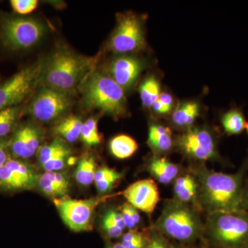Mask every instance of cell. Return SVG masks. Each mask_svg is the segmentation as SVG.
<instances>
[{"label": "cell", "instance_id": "f1b7e54d", "mask_svg": "<svg viewBox=\"0 0 248 248\" xmlns=\"http://www.w3.org/2000/svg\"><path fill=\"white\" fill-rule=\"evenodd\" d=\"M19 115V108L17 107L0 110V139L11 133L17 122Z\"/></svg>", "mask_w": 248, "mask_h": 248}, {"label": "cell", "instance_id": "1f68e13d", "mask_svg": "<svg viewBox=\"0 0 248 248\" xmlns=\"http://www.w3.org/2000/svg\"><path fill=\"white\" fill-rule=\"evenodd\" d=\"M102 226L106 234L112 239L120 237L124 232L116 226L115 222L112 221L107 212H106L105 215L102 217Z\"/></svg>", "mask_w": 248, "mask_h": 248}, {"label": "cell", "instance_id": "484cf974", "mask_svg": "<svg viewBox=\"0 0 248 248\" xmlns=\"http://www.w3.org/2000/svg\"><path fill=\"white\" fill-rule=\"evenodd\" d=\"M97 169L94 156L87 155L81 158L78 162L75 178L80 185L89 186L94 182Z\"/></svg>", "mask_w": 248, "mask_h": 248}, {"label": "cell", "instance_id": "e0dca14e", "mask_svg": "<svg viewBox=\"0 0 248 248\" xmlns=\"http://www.w3.org/2000/svg\"><path fill=\"white\" fill-rule=\"evenodd\" d=\"M37 186L45 195L56 199L67 197L71 187L69 179L65 173L45 172L40 175Z\"/></svg>", "mask_w": 248, "mask_h": 248}, {"label": "cell", "instance_id": "2e32d148", "mask_svg": "<svg viewBox=\"0 0 248 248\" xmlns=\"http://www.w3.org/2000/svg\"><path fill=\"white\" fill-rule=\"evenodd\" d=\"M111 78L122 89L133 86L142 70V63L138 59L124 56L116 59L111 63Z\"/></svg>", "mask_w": 248, "mask_h": 248}, {"label": "cell", "instance_id": "52a82bcc", "mask_svg": "<svg viewBox=\"0 0 248 248\" xmlns=\"http://www.w3.org/2000/svg\"><path fill=\"white\" fill-rule=\"evenodd\" d=\"M107 197L88 200H73L68 197L54 200V203L65 224L72 231L86 232L93 229L96 208Z\"/></svg>", "mask_w": 248, "mask_h": 248}, {"label": "cell", "instance_id": "5b68a950", "mask_svg": "<svg viewBox=\"0 0 248 248\" xmlns=\"http://www.w3.org/2000/svg\"><path fill=\"white\" fill-rule=\"evenodd\" d=\"M203 230L221 248H248V213L246 210L210 214Z\"/></svg>", "mask_w": 248, "mask_h": 248}, {"label": "cell", "instance_id": "7bdbcfd3", "mask_svg": "<svg viewBox=\"0 0 248 248\" xmlns=\"http://www.w3.org/2000/svg\"><path fill=\"white\" fill-rule=\"evenodd\" d=\"M246 131H247V133H248V123L247 124H246Z\"/></svg>", "mask_w": 248, "mask_h": 248}, {"label": "cell", "instance_id": "836d02e7", "mask_svg": "<svg viewBox=\"0 0 248 248\" xmlns=\"http://www.w3.org/2000/svg\"><path fill=\"white\" fill-rule=\"evenodd\" d=\"M107 212L110 218H112V221L115 222L116 226L118 227L122 231H124L126 227H125V223H124L123 217H122L120 210H116L115 208H111L108 210Z\"/></svg>", "mask_w": 248, "mask_h": 248}, {"label": "cell", "instance_id": "f35d334b", "mask_svg": "<svg viewBox=\"0 0 248 248\" xmlns=\"http://www.w3.org/2000/svg\"><path fill=\"white\" fill-rule=\"evenodd\" d=\"M243 206L244 210L248 213V183L244 187V195H243Z\"/></svg>", "mask_w": 248, "mask_h": 248}, {"label": "cell", "instance_id": "603a6c76", "mask_svg": "<svg viewBox=\"0 0 248 248\" xmlns=\"http://www.w3.org/2000/svg\"><path fill=\"white\" fill-rule=\"evenodd\" d=\"M123 177L122 173L107 166L99 168L96 171L94 182L96 188L100 194H107L113 189L114 186Z\"/></svg>", "mask_w": 248, "mask_h": 248}, {"label": "cell", "instance_id": "d590c367", "mask_svg": "<svg viewBox=\"0 0 248 248\" xmlns=\"http://www.w3.org/2000/svg\"><path fill=\"white\" fill-rule=\"evenodd\" d=\"M158 100H159L163 105H164L165 107L169 108L170 109H172L173 99L172 96L169 94V93H164L160 94Z\"/></svg>", "mask_w": 248, "mask_h": 248}, {"label": "cell", "instance_id": "44dd1931", "mask_svg": "<svg viewBox=\"0 0 248 248\" xmlns=\"http://www.w3.org/2000/svg\"><path fill=\"white\" fill-rule=\"evenodd\" d=\"M200 107L196 102L182 103L173 112L172 120L173 124L180 128H191V125L195 122L200 115Z\"/></svg>", "mask_w": 248, "mask_h": 248}, {"label": "cell", "instance_id": "4fadbf2b", "mask_svg": "<svg viewBox=\"0 0 248 248\" xmlns=\"http://www.w3.org/2000/svg\"><path fill=\"white\" fill-rule=\"evenodd\" d=\"M122 195L132 206L148 215L153 213L160 200L158 186L151 179L133 183L122 192Z\"/></svg>", "mask_w": 248, "mask_h": 248}, {"label": "cell", "instance_id": "3957f363", "mask_svg": "<svg viewBox=\"0 0 248 248\" xmlns=\"http://www.w3.org/2000/svg\"><path fill=\"white\" fill-rule=\"evenodd\" d=\"M86 107L118 117L125 113L126 100L124 89L110 77L91 72L80 85Z\"/></svg>", "mask_w": 248, "mask_h": 248}, {"label": "cell", "instance_id": "e575fe53", "mask_svg": "<svg viewBox=\"0 0 248 248\" xmlns=\"http://www.w3.org/2000/svg\"><path fill=\"white\" fill-rule=\"evenodd\" d=\"M120 211L121 213H122V217H123V219L125 227L129 228V229H133V228H135L137 225L135 224L133 218H132L131 216H130L128 209L126 208V205H125V203H124L123 205L121 206Z\"/></svg>", "mask_w": 248, "mask_h": 248}, {"label": "cell", "instance_id": "d6a6232c", "mask_svg": "<svg viewBox=\"0 0 248 248\" xmlns=\"http://www.w3.org/2000/svg\"><path fill=\"white\" fill-rule=\"evenodd\" d=\"M9 141L0 139V169L10 159Z\"/></svg>", "mask_w": 248, "mask_h": 248}, {"label": "cell", "instance_id": "ffe728a7", "mask_svg": "<svg viewBox=\"0 0 248 248\" xmlns=\"http://www.w3.org/2000/svg\"><path fill=\"white\" fill-rule=\"evenodd\" d=\"M148 143L156 153L169 152L173 146L172 133L169 128L164 125H152L149 128Z\"/></svg>", "mask_w": 248, "mask_h": 248}, {"label": "cell", "instance_id": "4dcf8cb0", "mask_svg": "<svg viewBox=\"0 0 248 248\" xmlns=\"http://www.w3.org/2000/svg\"><path fill=\"white\" fill-rule=\"evenodd\" d=\"M11 5L15 12L18 14H30L37 8L38 1L37 0H11Z\"/></svg>", "mask_w": 248, "mask_h": 248}, {"label": "cell", "instance_id": "9c48e42d", "mask_svg": "<svg viewBox=\"0 0 248 248\" xmlns=\"http://www.w3.org/2000/svg\"><path fill=\"white\" fill-rule=\"evenodd\" d=\"M111 37L109 47L114 53L138 52L144 46V35L140 18L136 15H120Z\"/></svg>", "mask_w": 248, "mask_h": 248}, {"label": "cell", "instance_id": "ac0fdd59", "mask_svg": "<svg viewBox=\"0 0 248 248\" xmlns=\"http://www.w3.org/2000/svg\"><path fill=\"white\" fill-rule=\"evenodd\" d=\"M148 170L158 182L169 184L177 179L179 168L166 158L155 156L150 161Z\"/></svg>", "mask_w": 248, "mask_h": 248}, {"label": "cell", "instance_id": "7c38bea8", "mask_svg": "<svg viewBox=\"0 0 248 248\" xmlns=\"http://www.w3.org/2000/svg\"><path fill=\"white\" fill-rule=\"evenodd\" d=\"M40 174L31 165L10 158L0 169V188L6 191L32 190L37 186Z\"/></svg>", "mask_w": 248, "mask_h": 248}, {"label": "cell", "instance_id": "f546056e", "mask_svg": "<svg viewBox=\"0 0 248 248\" xmlns=\"http://www.w3.org/2000/svg\"><path fill=\"white\" fill-rule=\"evenodd\" d=\"M121 244L124 248H144L147 246L144 236L135 231H129L124 235Z\"/></svg>", "mask_w": 248, "mask_h": 248}, {"label": "cell", "instance_id": "cb8c5ba5", "mask_svg": "<svg viewBox=\"0 0 248 248\" xmlns=\"http://www.w3.org/2000/svg\"><path fill=\"white\" fill-rule=\"evenodd\" d=\"M82 125L83 122L79 117L70 115L60 121L54 131L65 141L74 143L80 138Z\"/></svg>", "mask_w": 248, "mask_h": 248}, {"label": "cell", "instance_id": "60d3db41", "mask_svg": "<svg viewBox=\"0 0 248 248\" xmlns=\"http://www.w3.org/2000/svg\"><path fill=\"white\" fill-rule=\"evenodd\" d=\"M109 248H124V246H122V244H116L112 245Z\"/></svg>", "mask_w": 248, "mask_h": 248}, {"label": "cell", "instance_id": "8992f818", "mask_svg": "<svg viewBox=\"0 0 248 248\" xmlns=\"http://www.w3.org/2000/svg\"><path fill=\"white\" fill-rule=\"evenodd\" d=\"M45 32L41 23L30 18H5L0 24V39L11 50L30 48L42 38Z\"/></svg>", "mask_w": 248, "mask_h": 248}, {"label": "cell", "instance_id": "83f0119b", "mask_svg": "<svg viewBox=\"0 0 248 248\" xmlns=\"http://www.w3.org/2000/svg\"><path fill=\"white\" fill-rule=\"evenodd\" d=\"M80 138L88 146H97L102 142V137L98 130L97 121L95 119H89L83 123Z\"/></svg>", "mask_w": 248, "mask_h": 248}, {"label": "cell", "instance_id": "7a4b0ae2", "mask_svg": "<svg viewBox=\"0 0 248 248\" xmlns=\"http://www.w3.org/2000/svg\"><path fill=\"white\" fill-rule=\"evenodd\" d=\"M94 60L66 50H60L49 59L42 72L46 87L68 93L80 86L93 71Z\"/></svg>", "mask_w": 248, "mask_h": 248}, {"label": "cell", "instance_id": "8fae6325", "mask_svg": "<svg viewBox=\"0 0 248 248\" xmlns=\"http://www.w3.org/2000/svg\"><path fill=\"white\" fill-rule=\"evenodd\" d=\"M68 93L45 87L39 91L29 106V112L35 120L50 122L63 115L71 107Z\"/></svg>", "mask_w": 248, "mask_h": 248}, {"label": "cell", "instance_id": "b9f144b4", "mask_svg": "<svg viewBox=\"0 0 248 248\" xmlns=\"http://www.w3.org/2000/svg\"><path fill=\"white\" fill-rule=\"evenodd\" d=\"M147 248H154V247H153V245H152L151 243H150V244L148 245V247H147Z\"/></svg>", "mask_w": 248, "mask_h": 248}, {"label": "cell", "instance_id": "277c9868", "mask_svg": "<svg viewBox=\"0 0 248 248\" xmlns=\"http://www.w3.org/2000/svg\"><path fill=\"white\" fill-rule=\"evenodd\" d=\"M155 226L169 237L186 243L197 239L204 227L195 208L176 200L166 203Z\"/></svg>", "mask_w": 248, "mask_h": 248}, {"label": "cell", "instance_id": "ba28073f", "mask_svg": "<svg viewBox=\"0 0 248 248\" xmlns=\"http://www.w3.org/2000/svg\"><path fill=\"white\" fill-rule=\"evenodd\" d=\"M44 68L35 63L21 70L0 85V110L17 107L35 89L42 76Z\"/></svg>", "mask_w": 248, "mask_h": 248}, {"label": "cell", "instance_id": "ab89813d", "mask_svg": "<svg viewBox=\"0 0 248 248\" xmlns=\"http://www.w3.org/2000/svg\"><path fill=\"white\" fill-rule=\"evenodd\" d=\"M151 243L154 248H169L164 244V241H161L159 239H153Z\"/></svg>", "mask_w": 248, "mask_h": 248}, {"label": "cell", "instance_id": "d4e9b609", "mask_svg": "<svg viewBox=\"0 0 248 248\" xmlns=\"http://www.w3.org/2000/svg\"><path fill=\"white\" fill-rule=\"evenodd\" d=\"M225 132L229 135H239L246 129V121L243 111L239 108H232L221 117Z\"/></svg>", "mask_w": 248, "mask_h": 248}, {"label": "cell", "instance_id": "4316f807", "mask_svg": "<svg viewBox=\"0 0 248 248\" xmlns=\"http://www.w3.org/2000/svg\"><path fill=\"white\" fill-rule=\"evenodd\" d=\"M140 97L145 107H152L160 95V84L155 77H149L142 82L140 88Z\"/></svg>", "mask_w": 248, "mask_h": 248}, {"label": "cell", "instance_id": "30bf717a", "mask_svg": "<svg viewBox=\"0 0 248 248\" xmlns=\"http://www.w3.org/2000/svg\"><path fill=\"white\" fill-rule=\"evenodd\" d=\"M177 145L183 154L197 161H210L218 156L215 137L206 128L191 127L178 138Z\"/></svg>", "mask_w": 248, "mask_h": 248}, {"label": "cell", "instance_id": "74e56055", "mask_svg": "<svg viewBox=\"0 0 248 248\" xmlns=\"http://www.w3.org/2000/svg\"><path fill=\"white\" fill-rule=\"evenodd\" d=\"M125 205H126V208L128 209L129 213H130V216H131L132 218H133L135 224H140V221H141V217H140V213H138V210L134 208L133 206H132V205L128 203H125Z\"/></svg>", "mask_w": 248, "mask_h": 248}, {"label": "cell", "instance_id": "9a60e30c", "mask_svg": "<svg viewBox=\"0 0 248 248\" xmlns=\"http://www.w3.org/2000/svg\"><path fill=\"white\" fill-rule=\"evenodd\" d=\"M42 133L35 125L27 124L16 130L9 141V150L16 159H29L38 152Z\"/></svg>", "mask_w": 248, "mask_h": 248}, {"label": "cell", "instance_id": "d6986e66", "mask_svg": "<svg viewBox=\"0 0 248 248\" xmlns=\"http://www.w3.org/2000/svg\"><path fill=\"white\" fill-rule=\"evenodd\" d=\"M174 194L175 200L186 204L198 203V184L193 175L186 174L174 180Z\"/></svg>", "mask_w": 248, "mask_h": 248}, {"label": "cell", "instance_id": "6da1fadb", "mask_svg": "<svg viewBox=\"0 0 248 248\" xmlns=\"http://www.w3.org/2000/svg\"><path fill=\"white\" fill-rule=\"evenodd\" d=\"M244 171L234 174L217 172L202 166L197 170V203L210 214L244 210Z\"/></svg>", "mask_w": 248, "mask_h": 248}, {"label": "cell", "instance_id": "8d00e7d4", "mask_svg": "<svg viewBox=\"0 0 248 248\" xmlns=\"http://www.w3.org/2000/svg\"><path fill=\"white\" fill-rule=\"evenodd\" d=\"M152 108H153V110H154L155 112H156V113L162 114V115L169 113L171 110V109L163 105L159 100L156 101V102L153 104V105L152 106Z\"/></svg>", "mask_w": 248, "mask_h": 248}, {"label": "cell", "instance_id": "5bb4252c", "mask_svg": "<svg viewBox=\"0 0 248 248\" xmlns=\"http://www.w3.org/2000/svg\"><path fill=\"white\" fill-rule=\"evenodd\" d=\"M72 152L66 142L61 138L54 140L51 143L40 147L37 152L39 164L45 172H58L71 164Z\"/></svg>", "mask_w": 248, "mask_h": 248}, {"label": "cell", "instance_id": "7402d4cb", "mask_svg": "<svg viewBox=\"0 0 248 248\" xmlns=\"http://www.w3.org/2000/svg\"><path fill=\"white\" fill-rule=\"evenodd\" d=\"M111 154L120 159L130 157L138 151V144L131 137L120 135L115 137L109 143Z\"/></svg>", "mask_w": 248, "mask_h": 248}]
</instances>
